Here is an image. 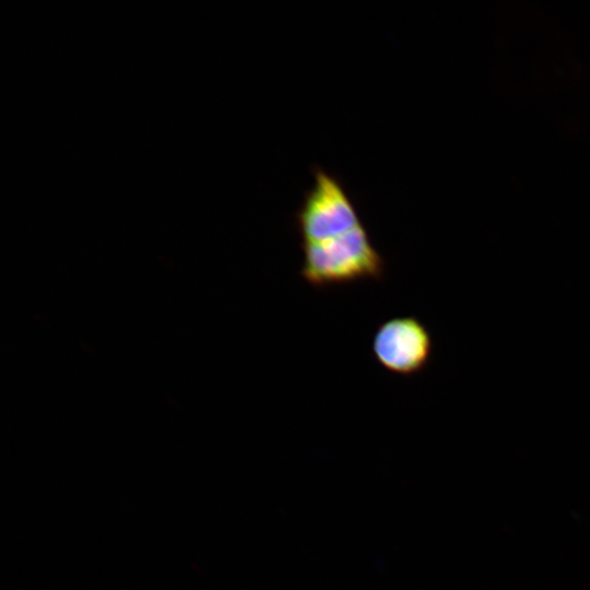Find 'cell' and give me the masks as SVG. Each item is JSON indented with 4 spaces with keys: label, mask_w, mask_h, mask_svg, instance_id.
Listing matches in <instances>:
<instances>
[{
    "label": "cell",
    "mask_w": 590,
    "mask_h": 590,
    "mask_svg": "<svg viewBox=\"0 0 590 590\" xmlns=\"http://www.w3.org/2000/svg\"><path fill=\"white\" fill-rule=\"evenodd\" d=\"M312 175L314 182L295 214L302 243L330 239L363 225L342 182L318 166Z\"/></svg>",
    "instance_id": "7a4b0ae2"
},
{
    "label": "cell",
    "mask_w": 590,
    "mask_h": 590,
    "mask_svg": "<svg viewBox=\"0 0 590 590\" xmlns=\"http://www.w3.org/2000/svg\"><path fill=\"white\" fill-rule=\"evenodd\" d=\"M433 341L428 330L415 317H394L376 330L371 351L387 370L401 376L422 371L432 354Z\"/></svg>",
    "instance_id": "3957f363"
},
{
    "label": "cell",
    "mask_w": 590,
    "mask_h": 590,
    "mask_svg": "<svg viewBox=\"0 0 590 590\" xmlns=\"http://www.w3.org/2000/svg\"><path fill=\"white\" fill-rule=\"evenodd\" d=\"M300 247L299 275L317 288L366 279L380 280L385 274V260L364 225L330 239L302 243Z\"/></svg>",
    "instance_id": "6da1fadb"
}]
</instances>
